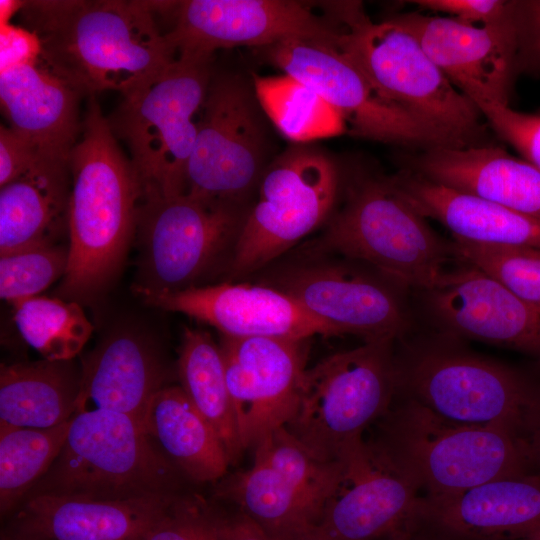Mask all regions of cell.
<instances>
[{"label": "cell", "mask_w": 540, "mask_h": 540, "mask_svg": "<svg viewBox=\"0 0 540 540\" xmlns=\"http://www.w3.org/2000/svg\"><path fill=\"white\" fill-rule=\"evenodd\" d=\"M158 2L25 1L24 27L42 59L82 94L131 96L159 78L177 55L154 17Z\"/></svg>", "instance_id": "obj_1"}, {"label": "cell", "mask_w": 540, "mask_h": 540, "mask_svg": "<svg viewBox=\"0 0 540 540\" xmlns=\"http://www.w3.org/2000/svg\"><path fill=\"white\" fill-rule=\"evenodd\" d=\"M68 264L59 287L70 301L99 293L119 268L138 223L143 190L96 101L89 96L69 156Z\"/></svg>", "instance_id": "obj_2"}, {"label": "cell", "mask_w": 540, "mask_h": 540, "mask_svg": "<svg viewBox=\"0 0 540 540\" xmlns=\"http://www.w3.org/2000/svg\"><path fill=\"white\" fill-rule=\"evenodd\" d=\"M439 331L396 350L397 395L459 425L509 429L522 437L540 386Z\"/></svg>", "instance_id": "obj_3"}, {"label": "cell", "mask_w": 540, "mask_h": 540, "mask_svg": "<svg viewBox=\"0 0 540 540\" xmlns=\"http://www.w3.org/2000/svg\"><path fill=\"white\" fill-rule=\"evenodd\" d=\"M379 423L374 442L428 497L533 471L523 438L506 428L454 424L406 398Z\"/></svg>", "instance_id": "obj_4"}, {"label": "cell", "mask_w": 540, "mask_h": 540, "mask_svg": "<svg viewBox=\"0 0 540 540\" xmlns=\"http://www.w3.org/2000/svg\"><path fill=\"white\" fill-rule=\"evenodd\" d=\"M318 247L367 265L416 293L433 288L457 260L452 240L434 231L388 178L355 179Z\"/></svg>", "instance_id": "obj_5"}, {"label": "cell", "mask_w": 540, "mask_h": 540, "mask_svg": "<svg viewBox=\"0 0 540 540\" xmlns=\"http://www.w3.org/2000/svg\"><path fill=\"white\" fill-rule=\"evenodd\" d=\"M329 9L342 26L338 48L384 99L473 146L481 111L410 32L392 18L373 22L358 1L332 2Z\"/></svg>", "instance_id": "obj_6"}, {"label": "cell", "mask_w": 540, "mask_h": 540, "mask_svg": "<svg viewBox=\"0 0 540 540\" xmlns=\"http://www.w3.org/2000/svg\"><path fill=\"white\" fill-rule=\"evenodd\" d=\"M182 476L139 422L125 414L91 410L72 417L60 454L27 498L175 495Z\"/></svg>", "instance_id": "obj_7"}, {"label": "cell", "mask_w": 540, "mask_h": 540, "mask_svg": "<svg viewBox=\"0 0 540 540\" xmlns=\"http://www.w3.org/2000/svg\"><path fill=\"white\" fill-rule=\"evenodd\" d=\"M396 341L367 340L305 369L295 414L284 427L314 456L336 461L389 411L397 396Z\"/></svg>", "instance_id": "obj_8"}, {"label": "cell", "mask_w": 540, "mask_h": 540, "mask_svg": "<svg viewBox=\"0 0 540 540\" xmlns=\"http://www.w3.org/2000/svg\"><path fill=\"white\" fill-rule=\"evenodd\" d=\"M212 59L177 58L154 82L123 98L108 119L140 180L143 199L184 194Z\"/></svg>", "instance_id": "obj_9"}, {"label": "cell", "mask_w": 540, "mask_h": 540, "mask_svg": "<svg viewBox=\"0 0 540 540\" xmlns=\"http://www.w3.org/2000/svg\"><path fill=\"white\" fill-rule=\"evenodd\" d=\"M339 188L334 162L321 151L292 147L265 168L255 204L233 245L230 271L252 273L278 258L329 217Z\"/></svg>", "instance_id": "obj_10"}, {"label": "cell", "mask_w": 540, "mask_h": 540, "mask_svg": "<svg viewBox=\"0 0 540 540\" xmlns=\"http://www.w3.org/2000/svg\"><path fill=\"white\" fill-rule=\"evenodd\" d=\"M253 87L237 75L212 78L202 105L184 194L239 205L267 167L268 137Z\"/></svg>", "instance_id": "obj_11"}, {"label": "cell", "mask_w": 540, "mask_h": 540, "mask_svg": "<svg viewBox=\"0 0 540 540\" xmlns=\"http://www.w3.org/2000/svg\"><path fill=\"white\" fill-rule=\"evenodd\" d=\"M263 51L284 74L311 87L335 108L355 136L425 150L471 146L384 99L337 46L288 40Z\"/></svg>", "instance_id": "obj_12"}, {"label": "cell", "mask_w": 540, "mask_h": 540, "mask_svg": "<svg viewBox=\"0 0 540 540\" xmlns=\"http://www.w3.org/2000/svg\"><path fill=\"white\" fill-rule=\"evenodd\" d=\"M336 256L283 266L268 286L288 294L341 335L356 334L366 341L404 338L414 322L408 291L367 265Z\"/></svg>", "instance_id": "obj_13"}, {"label": "cell", "mask_w": 540, "mask_h": 540, "mask_svg": "<svg viewBox=\"0 0 540 540\" xmlns=\"http://www.w3.org/2000/svg\"><path fill=\"white\" fill-rule=\"evenodd\" d=\"M339 470L310 531L321 540H399L424 519V496L372 440L339 454Z\"/></svg>", "instance_id": "obj_14"}, {"label": "cell", "mask_w": 540, "mask_h": 540, "mask_svg": "<svg viewBox=\"0 0 540 540\" xmlns=\"http://www.w3.org/2000/svg\"><path fill=\"white\" fill-rule=\"evenodd\" d=\"M166 36L177 58L212 59L218 49L266 48L288 40L339 46L342 27L292 0H188L172 2Z\"/></svg>", "instance_id": "obj_15"}, {"label": "cell", "mask_w": 540, "mask_h": 540, "mask_svg": "<svg viewBox=\"0 0 540 540\" xmlns=\"http://www.w3.org/2000/svg\"><path fill=\"white\" fill-rule=\"evenodd\" d=\"M245 214L240 205L185 194L145 198L138 221L148 282L138 286L153 291L194 286L227 245H234Z\"/></svg>", "instance_id": "obj_16"}, {"label": "cell", "mask_w": 540, "mask_h": 540, "mask_svg": "<svg viewBox=\"0 0 540 540\" xmlns=\"http://www.w3.org/2000/svg\"><path fill=\"white\" fill-rule=\"evenodd\" d=\"M418 294L436 331L516 350L540 361V307L471 264L457 258L433 288Z\"/></svg>", "instance_id": "obj_17"}, {"label": "cell", "mask_w": 540, "mask_h": 540, "mask_svg": "<svg viewBox=\"0 0 540 540\" xmlns=\"http://www.w3.org/2000/svg\"><path fill=\"white\" fill-rule=\"evenodd\" d=\"M305 340L222 336L225 377L243 450L295 414Z\"/></svg>", "instance_id": "obj_18"}, {"label": "cell", "mask_w": 540, "mask_h": 540, "mask_svg": "<svg viewBox=\"0 0 540 540\" xmlns=\"http://www.w3.org/2000/svg\"><path fill=\"white\" fill-rule=\"evenodd\" d=\"M410 32L451 83L472 102L508 105L517 70L514 18L478 26L411 12L391 17Z\"/></svg>", "instance_id": "obj_19"}, {"label": "cell", "mask_w": 540, "mask_h": 540, "mask_svg": "<svg viewBox=\"0 0 540 540\" xmlns=\"http://www.w3.org/2000/svg\"><path fill=\"white\" fill-rule=\"evenodd\" d=\"M135 292L148 304L188 315L235 338L306 340L340 332L315 318L288 294L268 285L221 283L177 291Z\"/></svg>", "instance_id": "obj_20"}, {"label": "cell", "mask_w": 540, "mask_h": 540, "mask_svg": "<svg viewBox=\"0 0 540 540\" xmlns=\"http://www.w3.org/2000/svg\"><path fill=\"white\" fill-rule=\"evenodd\" d=\"M181 494L125 500L36 495L27 498L7 536L35 540H138Z\"/></svg>", "instance_id": "obj_21"}, {"label": "cell", "mask_w": 540, "mask_h": 540, "mask_svg": "<svg viewBox=\"0 0 540 540\" xmlns=\"http://www.w3.org/2000/svg\"><path fill=\"white\" fill-rule=\"evenodd\" d=\"M82 95L42 56L0 69V100L9 127L47 160L69 161L82 128Z\"/></svg>", "instance_id": "obj_22"}, {"label": "cell", "mask_w": 540, "mask_h": 540, "mask_svg": "<svg viewBox=\"0 0 540 540\" xmlns=\"http://www.w3.org/2000/svg\"><path fill=\"white\" fill-rule=\"evenodd\" d=\"M424 518L460 540L530 534L540 529V473L498 477L449 496H424Z\"/></svg>", "instance_id": "obj_23"}, {"label": "cell", "mask_w": 540, "mask_h": 540, "mask_svg": "<svg viewBox=\"0 0 540 540\" xmlns=\"http://www.w3.org/2000/svg\"><path fill=\"white\" fill-rule=\"evenodd\" d=\"M413 166L434 183L540 217V170L500 147H434Z\"/></svg>", "instance_id": "obj_24"}, {"label": "cell", "mask_w": 540, "mask_h": 540, "mask_svg": "<svg viewBox=\"0 0 540 540\" xmlns=\"http://www.w3.org/2000/svg\"><path fill=\"white\" fill-rule=\"evenodd\" d=\"M330 489L306 470L254 458L249 469L222 480L215 494L276 536L312 529Z\"/></svg>", "instance_id": "obj_25"}, {"label": "cell", "mask_w": 540, "mask_h": 540, "mask_svg": "<svg viewBox=\"0 0 540 540\" xmlns=\"http://www.w3.org/2000/svg\"><path fill=\"white\" fill-rule=\"evenodd\" d=\"M164 380V366L147 340L130 332L113 333L83 361L75 414L107 410L142 425Z\"/></svg>", "instance_id": "obj_26"}, {"label": "cell", "mask_w": 540, "mask_h": 540, "mask_svg": "<svg viewBox=\"0 0 540 540\" xmlns=\"http://www.w3.org/2000/svg\"><path fill=\"white\" fill-rule=\"evenodd\" d=\"M388 180L419 214L442 224L454 239L540 249V217L460 193L410 170Z\"/></svg>", "instance_id": "obj_27"}, {"label": "cell", "mask_w": 540, "mask_h": 540, "mask_svg": "<svg viewBox=\"0 0 540 540\" xmlns=\"http://www.w3.org/2000/svg\"><path fill=\"white\" fill-rule=\"evenodd\" d=\"M69 161H45L0 190V254L54 243L67 227Z\"/></svg>", "instance_id": "obj_28"}, {"label": "cell", "mask_w": 540, "mask_h": 540, "mask_svg": "<svg viewBox=\"0 0 540 540\" xmlns=\"http://www.w3.org/2000/svg\"><path fill=\"white\" fill-rule=\"evenodd\" d=\"M142 426L184 477L204 483L227 473L230 462L217 433L180 386H165L154 395Z\"/></svg>", "instance_id": "obj_29"}, {"label": "cell", "mask_w": 540, "mask_h": 540, "mask_svg": "<svg viewBox=\"0 0 540 540\" xmlns=\"http://www.w3.org/2000/svg\"><path fill=\"white\" fill-rule=\"evenodd\" d=\"M79 386L70 361L2 364L0 423L44 429L68 422L76 413Z\"/></svg>", "instance_id": "obj_30"}, {"label": "cell", "mask_w": 540, "mask_h": 540, "mask_svg": "<svg viewBox=\"0 0 540 540\" xmlns=\"http://www.w3.org/2000/svg\"><path fill=\"white\" fill-rule=\"evenodd\" d=\"M178 375L188 399L217 433L234 464L244 452L228 391L220 345L205 331L186 328L178 355Z\"/></svg>", "instance_id": "obj_31"}, {"label": "cell", "mask_w": 540, "mask_h": 540, "mask_svg": "<svg viewBox=\"0 0 540 540\" xmlns=\"http://www.w3.org/2000/svg\"><path fill=\"white\" fill-rule=\"evenodd\" d=\"M252 87L264 114L288 140L308 142L347 130L342 115L315 90L290 75H252Z\"/></svg>", "instance_id": "obj_32"}, {"label": "cell", "mask_w": 540, "mask_h": 540, "mask_svg": "<svg viewBox=\"0 0 540 540\" xmlns=\"http://www.w3.org/2000/svg\"><path fill=\"white\" fill-rule=\"evenodd\" d=\"M70 421L44 429L0 423L2 515L13 510L52 466L66 441Z\"/></svg>", "instance_id": "obj_33"}, {"label": "cell", "mask_w": 540, "mask_h": 540, "mask_svg": "<svg viewBox=\"0 0 540 540\" xmlns=\"http://www.w3.org/2000/svg\"><path fill=\"white\" fill-rule=\"evenodd\" d=\"M12 305L22 338L45 360L70 361L82 350L93 331L76 301L35 296Z\"/></svg>", "instance_id": "obj_34"}, {"label": "cell", "mask_w": 540, "mask_h": 540, "mask_svg": "<svg viewBox=\"0 0 540 540\" xmlns=\"http://www.w3.org/2000/svg\"><path fill=\"white\" fill-rule=\"evenodd\" d=\"M457 258L496 280L520 299L540 307V249L477 244L452 238Z\"/></svg>", "instance_id": "obj_35"}, {"label": "cell", "mask_w": 540, "mask_h": 540, "mask_svg": "<svg viewBox=\"0 0 540 540\" xmlns=\"http://www.w3.org/2000/svg\"><path fill=\"white\" fill-rule=\"evenodd\" d=\"M68 264V249L42 243L0 254V296L11 304L38 296Z\"/></svg>", "instance_id": "obj_36"}, {"label": "cell", "mask_w": 540, "mask_h": 540, "mask_svg": "<svg viewBox=\"0 0 540 540\" xmlns=\"http://www.w3.org/2000/svg\"><path fill=\"white\" fill-rule=\"evenodd\" d=\"M220 514L198 496L180 495L138 540H220Z\"/></svg>", "instance_id": "obj_37"}, {"label": "cell", "mask_w": 540, "mask_h": 540, "mask_svg": "<svg viewBox=\"0 0 540 540\" xmlns=\"http://www.w3.org/2000/svg\"><path fill=\"white\" fill-rule=\"evenodd\" d=\"M476 106L499 137L540 170V114L518 112L496 102Z\"/></svg>", "instance_id": "obj_38"}, {"label": "cell", "mask_w": 540, "mask_h": 540, "mask_svg": "<svg viewBox=\"0 0 540 540\" xmlns=\"http://www.w3.org/2000/svg\"><path fill=\"white\" fill-rule=\"evenodd\" d=\"M411 3L434 12L446 13L463 23L491 26L511 21L515 1L505 0H415Z\"/></svg>", "instance_id": "obj_39"}, {"label": "cell", "mask_w": 540, "mask_h": 540, "mask_svg": "<svg viewBox=\"0 0 540 540\" xmlns=\"http://www.w3.org/2000/svg\"><path fill=\"white\" fill-rule=\"evenodd\" d=\"M517 70L540 74V0H516Z\"/></svg>", "instance_id": "obj_40"}, {"label": "cell", "mask_w": 540, "mask_h": 540, "mask_svg": "<svg viewBox=\"0 0 540 540\" xmlns=\"http://www.w3.org/2000/svg\"><path fill=\"white\" fill-rule=\"evenodd\" d=\"M45 159L26 138L10 127L0 126V187L28 173Z\"/></svg>", "instance_id": "obj_41"}, {"label": "cell", "mask_w": 540, "mask_h": 540, "mask_svg": "<svg viewBox=\"0 0 540 540\" xmlns=\"http://www.w3.org/2000/svg\"><path fill=\"white\" fill-rule=\"evenodd\" d=\"M0 35L1 68L42 56L38 37L24 26L1 25Z\"/></svg>", "instance_id": "obj_42"}, {"label": "cell", "mask_w": 540, "mask_h": 540, "mask_svg": "<svg viewBox=\"0 0 540 540\" xmlns=\"http://www.w3.org/2000/svg\"><path fill=\"white\" fill-rule=\"evenodd\" d=\"M219 534L220 540H270L258 524L238 510L220 514Z\"/></svg>", "instance_id": "obj_43"}, {"label": "cell", "mask_w": 540, "mask_h": 540, "mask_svg": "<svg viewBox=\"0 0 540 540\" xmlns=\"http://www.w3.org/2000/svg\"><path fill=\"white\" fill-rule=\"evenodd\" d=\"M522 438L526 444L533 471L540 473V399L528 417Z\"/></svg>", "instance_id": "obj_44"}, {"label": "cell", "mask_w": 540, "mask_h": 540, "mask_svg": "<svg viewBox=\"0 0 540 540\" xmlns=\"http://www.w3.org/2000/svg\"><path fill=\"white\" fill-rule=\"evenodd\" d=\"M399 540H460L451 534L436 527L425 518L409 534Z\"/></svg>", "instance_id": "obj_45"}, {"label": "cell", "mask_w": 540, "mask_h": 540, "mask_svg": "<svg viewBox=\"0 0 540 540\" xmlns=\"http://www.w3.org/2000/svg\"><path fill=\"white\" fill-rule=\"evenodd\" d=\"M1 25L9 24L12 15L19 12L24 5V1L1 0Z\"/></svg>", "instance_id": "obj_46"}, {"label": "cell", "mask_w": 540, "mask_h": 540, "mask_svg": "<svg viewBox=\"0 0 540 540\" xmlns=\"http://www.w3.org/2000/svg\"><path fill=\"white\" fill-rule=\"evenodd\" d=\"M270 540H321L310 530L291 532L276 536H269Z\"/></svg>", "instance_id": "obj_47"}, {"label": "cell", "mask_w": 540, "mask_h": 540, "mask_svg": "<svg viewBox=\"0 0 540 540\" xmlns=\"http://www.w3.org/2000/svg\"><path fill=\"white\" fill-rule=\"evenodd\" d=\"M510 540H540V529L530 534H527L518 538L510 539Z\"/></svg>", "instance_id": "obj_48"}, {"label": "cell", "mask_w": 540, "mask_h": 540, "mask_svg": "<svg viewBox=\"0 0 540 540\" xmlns=\"http://www.w3.org/2000/svg\"><path fill=\"white\" fill-rule=\"evenodd\" d=\"M2 540H35V539H29V538H17V537H10V536H3Z\"/></svg>", "instance_id": "obj_49"}, {"label": "cell", "mask_w": 540, "mask_h": 540, "mask_svg": "<svg viewBox=\"0 0 540 540\" xmlns=\"http://www.w3.org/2000/svg\"><path fill=\"white\" fill-rule=\"evenodd\" d=\"M539 114H540V111H539Z\"/></svg>", "instance_id": "obj_50"}]
</instances>
